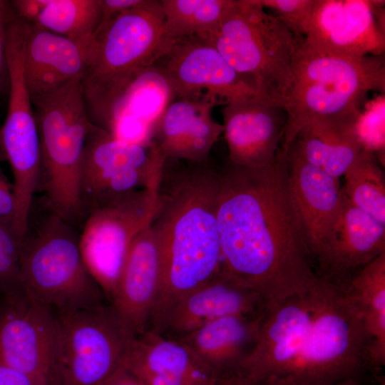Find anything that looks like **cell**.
<instances>
[{
	"mask_svg": "<svg viewBox=\"0 0 385 385\" xmlns=\"http://www.w3.org/2000/svg\"><path fill=\"white\" fill-rule=\"evenodd\" d=\"M220 167L165 160L150 227L161 254V279L152 317L222 270L217 225Z\"/></svg>",
	"mask_w": 385,
	"mask_h": 385,
	"instance_id": "2",
	"label": "cell"
},
{
	"mask_svg": "<svg viewBox=\"0 0 385 385\" xmlns=\"http://www.w3.org/2000/svg\"><path fill=\"white\" fill-rule=\"evenodd\" d=\"M0 385H51L48 381L16 369L0 359Z\"/></svg>",
	"mask_w": 385,
	"mask_h": 385,
	"instance_id": "35",
	"label": "cell"
},
{
	"mask_svg": "<svg viewBox=\"0 0 385 385\" xmlns=\"http://www.w3.org/2000/svg\"><path fill=\"white\" fill-rule=\"evenodd\" d=\"M4 160L0 153V163ZM16 198L13 183H11L0 167V220L14 223Z\"/></svg>",
	"mask_w": 385,
	"mask_h": 385,
	"instance_id": "34",
	"label": "cell"
},
{
	"mask_svg": "<svg viewBox=\"0 0 385 385\" xmlns=\"http://www.w3.org/2000/svg\"><path fill=\"white\" fill-rule=\"evenodd\" d=\"M317 277L308 287L267 305L258 339L239 372L256 383L280 385L299 353L317 299Z\"/></svg>",
	"mask_w": 385,
	"mask_h": 385,
	"instance_id": "12",
	"label": "cell"
},
{
	"mask_svg": "<svg viewBox=\"0 0 385 385\" xmlns=\"http://www.w3.org/2000/svg\"><path fill=\"white\" fill-rule=\"evenodd\" d=\"M57 316L21 291L0 295V359L58 385Z\"/></svg>",
	"mask_w": 385,
	"mask_h": 385,
	"instance_id": "13",
	"label": "cell"
},
{
	"mask_svg": "<svg viewBox=\"0 0 385 385\" xmlns=\"http://www.w3.org/2000/svg\"><path fill=\"white\" fill-rule=\"evenodd\" d=\"M154 66L170 81L176 98L207 95L225 105L260 93L214 46L199 37L175 40Z\"/></svg>",
	"mask_w": 385,
	"mask_h": 385,
	"instance_id": "14",
	"label": "cell"
},
{
	"mask_svg": "<svg viewBox=\"0 0 385 385\" xmlns=\"http://www.w3.org/2000/svg\"><path fill=\"white\" fill-rule=\"evenodd\" d=\"M175 99L165 74L154 65L145 68L115 101L104 129L127 143H148L163 112Z\"/></svg>",
	"mask_w": 385,
	"mask_h": 385,
	"instance_id": "23",
	"label": "cell"
},
{
	"mask_svg": "<svg viewBox=\"0 0 385 385\" xmlns=\"http://www.w3.org/2000/svg\"><path fill=\"white\" fill-rule=\"evenodd\" d=\"M221 113L229 162L252 168L272 164L282 148L287 120L280 103L257 93L227 103Z\"/></svg>",
	"mask_w": 385,
	"mask_h": 385,
	"instance_id": "17",
	"label": "cell"
},
{
	"mask_svg": "<svg viewBox=\"0 0 385 385\" xmlns=\"http://www.w3.org/2000/svg\"><path fill=\"white\" fill-rule=\"evenodd\" d=\"M96 43V39L73 40L28 22L24 70L31 96L82 78L93 59Z\"/></svg>",
	"mask_w": 385,
	"mask_h": 385,
	"instance_id": "20",
	"label": "cell"
},
{
	"mask_svg": "<svg viewBox=\"0 0 385 385\" xmlns=\"http://www.w3.org/2000/svg\"><path fill=\"white\" fill-rule=\"evenodd\" d=\"M124 367L131 373L170 376L188 385H212L218 379L187 345L151 329L131 339Z\"/></svg>",
	"mask_w": 385,
	"mask_h": 385,
	"instance_id": "26",
	"label": "cell"
},
{
	"mask_svg": "<svg viewBox=\"0 0 385 385\" xmlns=\"http://www.w3.org/2000/svg\"><path fill=\"white\" fill-rule=\"evenodd\" d=\"M101 19L100 0H45L34 24L65 37L95 39Z\"/></svg>",
	"mask_w": 385,
	"mask_h": 385,
	"instance_id": "28",
	"label": "cell"
},
{
	"mask_svg": "<svg viewBox=\"0 0 385 385\" xmlns=\"http://www.w3.org/2000/svg\"><path fill=\"white\" fill-rule=\"evenodd\" d=\"M202 39L260 93L282 105L299 38L258 0H232L217 26Z\"/></svg>",
	"mask_w": 385,
	"mask_h": 385,
	"instance_id": "8",
	"label": "cell"
},
{
	"mask_svg": "<svg viewBox=\"0 0 385 385\" xmlns=\"http://www.w3.org/2000/svg\"><path fill=\"white\" fill-rule=\"evenodd\" d=\"M297 37H303L314 0H258Z\"/></svg>",
	"mask_w": 385,
	"mask_h": 385,
	"instance_id": "33",
	"label": "cell"
},
{
	"mask_svg": "<svg viewBox=\"0 0 385 385\" xmlns=\"http://www.w3.org/2000/svg\"><path fill=\"white\" fill-rule=\"evenodd\" d=\"M361 381L355 380V379H347V380L335 382L329 385H356L358 383H361Z\"/></svg>",
	"mask_w": 385,
	"mask_h": 385,
	"instance_id": "40",
	"label": "cell"
},
{
	"mask_svg": "<svg viewBox=\"0 0 385 385\" xmlns=\"http://www.w3.org/2000/svg\"><path fill=\"white\" fill-rule=\"evenodd\" d=\"M76 78L48 93L31 96L41 149L38 191L79 231L84 222L79 197V171L92 123Z\"/></svg>",
	"mask_w": 385,
	"mask_h": 385,
	"instance_id": "7",
	"label": "cell"
},
{
	"mask_svg": "<svg viewBox=\"0 0 385 385\" xmlns=\"http://www.w3.org/2000/svg\"><path fill=\"white\" fill-rule=\"evenodd\" d=\"M158 185L117 197L91 210L84 220L79 235L81 254L109 302L132 242L155 215Z\"/></svg>",
	"mask_w": 385,
	"mask_h": 385,
	"instance_id": "11",
	"label": "cell"
},
{
	"mask_svg": "<svg viewBox=\"0 0 385 385\" xmlns=\"http://www.w3.org/2000/svg\"><path fill=\"white\" fill-rule=\"evenodd\" d=\"M371 91L385 93L383 56L328 54L299 38L282 103L287 115L282 148L284 151L297 134L317 119L361 111Z\"/></svg>",
	"mask_w": 385,
	"mask_h": 385,
	"instance_id": "4",
	"label": "cell"
},
{
	"mask_svg": "<svg viewBox=\"0 0 385 385\" xmlns=\"http://www.w3.org/2000/svg\"><path fill=\"white\" fill-rule=\"evenodd\" d=\"M342 192L356 207L385 225V181L376 156L361 150L345 171Z\"/></svg>",
	"mask_w": 385,
	"mask_h": 385,
	"instance_id": "29",
	"label": "cell"
},
{
	"mask_svg": "<svg viewBox=\"0 0 385 385\" xmlns=\"http://www.w3.org/2000/svg\"><path fill=\"white\" fill-rule=\"evenodd\" d=\"M217 225L222 270L258 292L267 305L319 276L293 204L286 154L269 166L220 167Z\"/></svg>",
	"mask_w": 385,
	"mask_h": 385,
	"instance_id": "1",
	"label": "cell"
},
{
	"mask_svg": "<svg viewBox=\"0 0 385 385\" xmlns=\"http://www.w3.org/2000/svg\"><path fill=\"white\" fill-rule=\"evenodd\" d=\"M106 385H145L141 380L127 370L121 368Z\"/></svg>",
	"mask_w": 385,
	"mask_h": 385,
	"instance_id": "38",
	"label": "cell"
},
{
	"mask_svg": "<svg viewBox=\"0 0 385 385\" xmlns=\"http://www.w3.org/2000/svg\"><path fill=\"white\" fill-rule=\"evenodd\" d=\"M267 307L266 300L258 292L221 270L155 316L148 329L179 339L220 318L261 315Z\"/></svg>",
	"mask_w": 385,
	"mask_h": 385,
	"instance_id": "15",
	"label": "cell"
},
{
	"mask_svg": "<svg viewBox=\"0 0 385 385\" xmlns=\"http://www.w3.org/2000/svg\"><path fill=\"white\" fill-rule=\"evenodd\" d=\"M161 254L150 225L132 242L110 303L131 337L146 332L158 297Z\"/></svg>",
	"mask_w": 385,
	"mask_h": 385,
	"instance_id": "19",
	"label": "cell"
},
{
	"mask_svg": "<svg viewBox=\"0 0 385 385\" xmlns=\"http://www.w3.org/2000/svg\"><path fill=\"white\" fill-rule=\"evenodd\" d=\"M79 235L44 196L34 197L21 237L20 287L56 315L106 302L84 262Z\"/></svg>",
	"mask_w": 385,
	"mask_h": 385,
	"instance_id": "3",
	"label": "cell"
},
{
	"mask_svg": "<svg viewBox=\"0 0 385 385\" xmlns=\"http://www.w3.org/2000/svg\"><path fill=\"white\" fill-rule=\"evenodd\" d=\"M284 153L294 209L315 272L320 276L340 207L342 188L338 178L309 164L294 150Z\"/></svg>",
	"mask_w": 385,
	"mask_h": 385,
	"instance_id": "18",
	"label": "cell"
},
{
	"mask_svg": "<svg viewBox=\"0 0 385 385\" xmlns=\"http://www.w3.org/2000/svg\"><path fill=\"white\" fill-rule=\"evenodd\" d=\"M378 385H385L384 380L381 381Z\"/></svg>",
	"mask_w": 385,
	"mask_h": 385,
	"instance_id": "41",
	"label": "cell"
},
{
	"mask_svg": "<svg viewBox=\"0 0 385 385\" xmlns=\"http://www.w3.org/2000/svg\"><path fill=\"white\" fill-rule=\"evenodd\" d=\"M385 95L366 102L356 123V133L361 148L373 153L381 165L385 159Z\"/></svg>",
	"mask_w": 385,
	"mask_h": 385,
	"instance_id": "31",
	"label": "cell"
},
{
	"mask_svg": "<svg viewBox=\"0 0 385 385\" xmlns=\"http://www.w3.org/2000/svg\"><path fill=\"white\" fill-rule=\"evenodd\" d=\"M95 39L94 55L81 84L91 122L103 128L135 76L153 66L175 40L165 31L160 0H142L100 30Z\"/></svg>",
	"mask_w": 385,
	"mask_h": 385,
	"instance_id": "5",
	"label": "cell"
},
{
	"mask_svg": "<svg viewBox=\"0 0 385 385\" xmlns=\"http://www.w3.org/2000/svg\"><path fill=\"white\" fill-rule=\"evenodd\" d=\"M384 252L385 225L356 207L343 193L320 277L344 286L359 270Z\"/></svg>",
	"mask_w": 385,
	"mask_h": 385,
	"instance_id": "22",
	"label": "cell"
},
{
	"mask_svg": "<svg viewBox=\"0 0 385 385\" xmlns=\"http://www.w3.org/2000/svg\"><path fill=\"white\" fill-rule=\"evenodd\" d=\"M165 160L154 141L127 143L92 123L79 171L84 220L91 210L117 197L158 185Z\"/></svg>",
	"mask_w": 385,
	"mask_h": 385,
	"instance_id": "10",
	"label": "cell"
},
{
	"mask_svg": "<svg viewBox=\"0 0 385 385\" xmlns=\"http://www.w3.org/2000/svg\"><path fill=\"white\" fill-rule=\"evenodd\" d=\"M9 1L0 0V95L2 91L6 64V26L10 11ZM1 153V150H0Z\"/></svg>",
	"mask_w": 385,
	"mask_h": 385,
	"instance_id": "37",
	"label": "cell"
},
{
	"mask_svg": "<svg viewBox=\"0 0 385 385\" xmlns=\"http://www.w3.org/2000/svg\"><path fill=\"white\" fill-rule=\"evenodd\" d=\"M303 41L336 56H383L385 32L378 26L371 1L314 0Z\"/></svg>",
	"mask_w": 385,
	"mask_h": 385,
	"instance_id": "16",
	"label": "cell"
},
{
	"mask_svg": "<svg viewBox=\"0 0 385 385\" xmlns=\"http://www.w3.org/2000/svg\"><path fill=\"white\" fill-rule=\"evenodd\" d=\"M58 385H106L124 366L131 338L110 302L56 315Z\"/></svg>",
	"mask_w": 385,
	"mask_h": 385,
	"instance_id": "9",
	"label": "cell"
},
{
	"mask_svg": "<svg viewBox=\"0 0 385 385\" xmlns=\"http://www.w3.org/2000/svg\"><path fill=\"white\" fill-rule=\"evenodd\" d=\"M212 385H265L247 379L240 373L220 377Z\"/></svg>",
	"mask_w": 385,
	"mask_h": 385,
	"instance_id": "39",
	"label": "cell"
},
{
	"mask_svg": "<svg viewBox=\"0 0 385 385\" xmlns=\"http://www.w3.org/2000/svg\"><path fill=\"white\" fill-rule=\"evenodd\" d=\"M165 29L173 40L204 38L219 24L232 0H160Z\"/></svg>",
	"mask_w": 385,
	"mask_h": 385,
	"instance_id": "30",
	"label": "cell"
},
{
	"mask_svg": "<svg viewBox=\"0 0 385 385\" xmlns=\"http://www.w3.org/2000/svg\"><path fill=\"white\" fill-rule=\"evenodd\" d=\"M21 235L12 222L0 220V295L21 290Z\"/></svg>",
	"mask_w": 385,
	"mask_h": 385,
	"instance_id": "32",
	"label": "cell"
},
{
	"mask_svg": "<svg viewBox=\"0 0 385 385\" xmlns=\"http://www.w3.org/2000/svg\"><path fill=\"white\" fill-rule=\"evenodd\" d=\"M141 1L142 0H100L101 19L96 34L111 21Z\"/></svg>",
	"mask_w": 385,
	"mask_h": 385,
	"instance_id": "36",
	"label": "cell"
},
{
	"mask_svg": "<svg viewBox=\"0 0 385 385\" xmlns=\"http://www.w3.org/2000/svg\"><path fill=\"white\" fill-rule=\"evenodd\" d=\"M372 371L369 339L357 307L344 287L319 277L311 324L280 385L361 381Z\"/></svg>",
	"mask_w": 385,
	"mask_h": 385,
	"instance_id": "6",
	"label": "cell"
},
{
	"mask_svg": "<svg viewBox=\"0 0 385 385\" xmlns=\"http://www.w3.org/2000/svg\"><path fill=\"white\" fill-rule=\"evenodd\" d=\"M361 111L312 121L284 151L294 150L309 164L339 179L361 150L356 133Z\"/></svg>",
	"mask_w": 385,
	"mask_h": 385,
	"instance_id": "25",
	"label": "cell"
},
{
	"mask_svg": "<svg viewBox=\"0 0 385 385\" xmlns=\"http://www.w3.org/2000/svg\"><path fill=\"white\" fill-rule=\"evenodd\" d=\"M356 385H361V383H358Z\"/></svg>",
	"mask_w": 385,
	"mask_h": 385,
	"instance_id": "42",
	"label": "cell"
},
{
	"mask_svg": "<svg viewBox=\"0 0 385 385\" xmlns=\"http://www.w3.org/2000/svg\"><path fill=\"white\" fill-rule=\"evenodd\" d=\"M264 314L220 318L175 340L192 349L218 378L236 374L255 347Z\"/></svg>",
	"mask_w": 385,
	"mask_h": 385,
	"instance_id": "24",
	"label": "cell"
},
{
	"mask_svg": "<svg viewBox=\"0 0 385 385\" xmlns=\"http://www.w3.org/2000/svg\"><path fill=\"white\" fill-rule=\"evenodd\" d=\"M344 287L366 331L376 371L385 364V252L359 270Z\"/></svg>",
	"mask_w": 385,
	"mask_h": 385,
	"instance_id": "27",
	"label": "cell"
},
{
	"mask_svg": "<svg viewBox=\"0 0 385 385\" xmlns=\"http://www.w3.org/2000/svg\"><path fill=\"white\" fill-rule=\"evenodd\" d=\"M218 102L205 95L199 98H176L166 108L152 140L165 160L201 162L223 133L222 124L215 121L212 108Z\"/></svg>",
	"mask_w": 385,
	"mask_h": 385,
	"instance_id": "21",
	"label": "cell"
}]
</instances>
